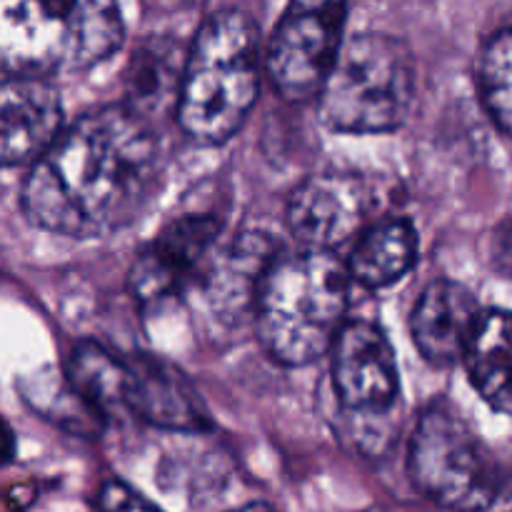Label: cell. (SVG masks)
<instances>
[{
  "label": "cell",
  "instance_id": "cell-5",
  "mask_svg": "<svg viewBox=\"0 0 512 512\" xmlns=\"http://www.w3.org/2000/svg\"><path fill=\"white\" fill-rule=\"evenodd\" d=\"M415 95V60L403 40L363 33L345 40L320 93V120L338 133H388L405 123Z\"/></svg>",
  "mask_w": 512,
  "mask_h": 512
},
{
  "label": "cell",
  "instance_id": "cell-8",
  "mask_svg": "<svg viewBox=\"0 0 512 512\" xmlns=\"http://www.w3.org/2000/svg\"><path fill=\"white\" fill-rule=\"evenodd\" d=\"M333 385L358 415H383L398 400L400 375L388 335L368 320H350L333 345Z\"/></svg>",
  "mask_w": 512,
  "mask_h": 512
},
{
  "label": "cell",
  "instance_id": "cell-17",
  "mask_svg": "<svg viewBox=\"0 0 512 512\" xmlns=\"http://www.w3.org/2000/svg\"><path fill=\"white\" fill-rule=\"evenodd\" d=\"M478 90L490 118L512 138V25L498 30L480 50Z\"/></svg>",
  "mask_w": 512,
  "mask_h": 512
},
{
  "label": "cell",
  "instance_id": "cell-20",
  "mask_svg": "<svg viewBox=\"0 0 512 512\" xmlns=\"http://www.w3.org/2000/svg\"><path fill=\"white\" fill-rule=\"evenodd\" d=\"M373 512H383V510H373Z\"/></svg>",
  "mask_w": 512,
  "mask_h": 512
},
{
  "label": "cell",
  "instance_id": "cell-18",
  "mask_svg": "<svg viewBox=\"0 0 512 512\" xmlns=\"http://www.w3.org/2000/svg\"><path fill=\"white\" fill-rule=\"evenodd\" d=\"M98 512H160L120 480H108L98 493Z\"/></svg>",
  "mask_w": 512,
  "mask_h": 512
},
{
  "label": "cell",
  "instance_id": "cell-2",
  "mask_svg": "<svg viewBox=\"0 0 512 512\" xmlns=\"http://www.w3.org/2000/svg\"><path fill=\"white\" fill-rule=\"evenodd\" d=\"M348 280L333 253L300 250L270 260L255 293L265 353L290 368L328 353L345 328Z\"/></svg>",
  "mask_w": 512,
  "mask_h": 512
},
{
  "label": "cell",
  "instance_id": "cell-11",
  "mask_svg": "<svg viewBox=\"0 0 512 512\" xmlns=\"http://www.w3.org/2000/svg\"><path fill=\"white\" fill-rule=\"evenodd\" d=\"M63 103L45 78L8 75L0 93V155L5 165L38 160L63 133Z\"/></svg>",
  "mask_w": 512,
  "mask_h": 512
},
{
  "label": "cell",
  "instance_id": "cell-13",
  "mask_svg": "<svg viewBox=\"0 0 512 512\" xmlns=\"http://www.w3.org/2000/svg\"><path fill=\"white\" fill-rule=\"evenodd\" d=\"M483 313L465 285L455 280H433L418 298L410 318L415 345L433 365L465 360Z\"/></svg>",
  "mask_w": 512,
  "mask_h": 512
},
{
  "label": "cell",
  "instance_id": "cell-15",
  "mask_svg": "<svg viewBox=\"0 0 512 512\" xmlns=\"http://www.w3.org/2000/svg\"><path fill=\"white\" fill-rule=\"evenodd\" d=\"M418 260V233L405 218L383 220L365 230L348 260V273L365 288H388Z\"/></svg>",
  "mask_w": 512,
  "mask_h": 512
},
{
  "label": "cell",
  "instance_id": "cell-9",
  "mask_svg": "<svg viewBox=\"0 0 512 512\" xmlns=\"http://www.w3.org/2000/svg\"><path fill=\"white\" fill-rule=\"evenodd\" d=\"M213 215H183L160 230L138 255L128 285L140 303H155L180 293L198 273L200 263L220 235Z\"/></svg>",
  "mask_w": 512,
  "mask_h": 512
},
{
  "label": "cell",
  "instance_id": "cell-1",
  "mask_svg": "<svg viewBox=\"0 0 512 512\" xmlns=\"http://www.w3.org/2000/svg\"><path fill=\"white\" fill-rule=\"evenodd\" d=\"M160 145L130 105H105L68 125L33 163L20 190L35 228L100 238L133 223L158 183Z\"/></svg>",
  "mask_w": 512,
  "mask_h": 512
},
{
  "label": "cell",
  "instance_id": "cell-6",
  "mask_svg": "<svg viewBox=\"0 0 512 512\" xmlns=\"http://www.w3.org/2000/svg\"><path fill=\"white\" fill-rule=\"evenodd\" d=\"M415 488L450 512H488L500 493L493 455L453 405H428L418 418L408 450Z\"/></svg>",
  "mask_w": 512,
  "mask_h": 512
},
{
  "label": "cell",
  "instance_id": "cell-19",
  "mask_svg": "<svg viewBox=\"0 0 512 512\" xmlns=\"http://www.w3.org/2000/svg\"><path fill=\"white\" fill-rule=\"evenodd\" d=\"M235 512H273L268 508V505H248V508L243 510H235Z\"/></svg>",
  "mask_w": 512,
  "mask_h": 512
},
{
  "label": "cell",
  "instance_id": "cell-4",
  "mask_svg": "<svg viewBox=\"0 0 512 512\" xmlns=\"http://www.w3.org/2000/svg\"><path fill=\"white\" fill-rule=\"evenodd\" d=\"M123 35V15L113 3L40 0L0 8V60L18 78L90 68L113 55Z\"/></svg>",
  "mask_w": 512,
  "mask_h": 512
},
{
  "label": "cell",
  "instance_id": "cell-14",
  "mask_svg": "<svg viewBox=\"0 0 512 512\" xmlns=\"http://www.w3.org/2000/svg\"><path fill=\"white\" fill-rule=\"evenodd\" d=\"M465 368L485 403L512 418V313L485 310L465 353Z\"/></svg>",
  "mask_w": 512,
  "mask_h": 512
},
{
  "label": "cell",
  "instance_id": "cell-10",
  "mask_svg": "<svg viewBox=\"0 0 512 512\" xmlns=\"http://www.w3.org/2000/svg\"><path fill=\"white\" fill-rule=\"evenodd\" d=\"M363 218V188L345 175H313L290 195L288 225L303 250L335 255L355 235L360 238Z\"/></svg>",
  "mask_w": 512,
  "mask_h": 512
},
{
  "label": "cell",
  "instance_id": "cell-12",
  "mask_svg": "<svg viewBox=\"0 0 512 512\" xmlns=\"http://www.w3.org/2000/svg\"><path fill=\"white\" fill-rule=\"evenodd\" d=\"M125 363V410L165 430L200 433L210 428L203 398L180 370L150 355H133Z\"/></svg>",
  "mask_w": 512,
  "mask_h": 512
},
{
  "label": "cell",
  "instance_id": "cell-3",
  "mask_svg": "<svg viewBox=\"0 0 512 512\" xmlns=\"http://www.w3.org/2000/svg\"><path fill=\"white\" fill-rule=\"evenodd\" d=\"M260 88V35L240 10L210 15L185 55L178 88V123L200 145L238 133Z\"/></svg>",
  "mask_w": 512,
  "mask_h": 512
},
{
  "label": "cell",
  "instance_id": "cell-7",
  "mask_svg": "<svg viewBox=\"0 0 512 512\" xmlns=\"http://www.w3.org/2000/svg\"><path fill=\"white\" fill-rule=\"evenodd\" d=\"M343 3H295L285 10L265 53V68L283 98H320L343 50Z\"/></svg>",
  "mask_w": 512,
  "mask_h": 512
},
{
  "label": "cell",
  "instance_id": "cell-16",
  "mask_svg": "<svg viewBox=\"0 0 512 512\" xmlns=\"http://www.w3.org/2000/svg\"><path fill=\"white\" fill-rule=\"evenodd\" d=\"M125 378H128V363L123 358L90 340L75 345L68 363V383L90 408L100 413L125 410Z\"/></svg>",
  "mask_w": 512,
  "mask_h": 512
}]
</instances>
